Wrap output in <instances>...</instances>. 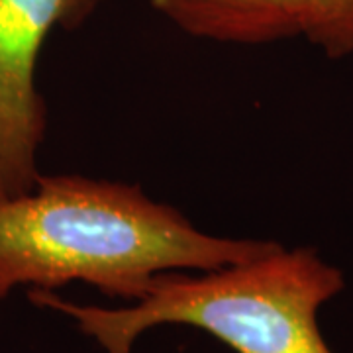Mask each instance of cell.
<instances>
[{"label": "cell", "instance_id": "6da1fadb", "mask_svg": "<svg viewBox=\"0 0 353 353\" xmlns=\"http://www.w3.org/2000/svg\"><path fill=\"white\" fill-rule=\"evenodd\" d=\"M273 240L220 238L138 185L83 175H39L0 196V303L14 290L87 283L136 303L171 271H212L271 250Z\"/></svg>", "mask_w": 353, "mask_h": 353}, {"label": "cell", "instance_id": "7a4b0ae2", "mask_svg": "<svg viewBox=\"0 0 353 353\" xmlns=\"http://www.w3.org/2000/svg\"><path fill=\"white\" fill-rule=\"evenodd\" d=\"M343 287V273L316 250L277 241L248 261L163 273L128 306L77 304L41 289L28 290V299L71 318L106 353H134L143 332L165 324L202 330L236 353H334L318 312Z\"/></svg>", "mask_w": 353, "mask_h": 353}, {"label": "cell", "instance_id": "3957f363", "mask_svg": "<svg viewBox=\"0 0 353 353\" xmlns=\"http://www.w3.org/2000/svg\"><path fill=\"white\" fill-rule=\"evenodd\" d=\"M104 0H0V196L30 190L48 134L38 61L53 30L85 24Z\"/></svg>", "mask_w": 353, "mask_h": 353}, {"label": "cell", "instance_id": "277c9868", "mask_svg": "<svg viewBox=\"0 0 353 353\" xmlns=\"http://www.w3.org/2000/svg\"><path fill=\"white\" fill-rule=\"evenodd\" d=\"M192 38L261 46L303 36L304 0H150Z\"/></svg>", "mask_w": 353, "mask_h": 353}, {"label": "cell", "instance_id": "5b68a950", "mask_svg": "<svg viewBox=\"0 0 353 353\" xmlns=\"http://www.w3.org/2000/svg\"><path fill=\"white\" fill-rule=\"evenodd\" d=\"M303 36L332 59L353 55V0H304Z\"/></svg>", "mask_w": 353, "mask_h": 353}]
</instances>
